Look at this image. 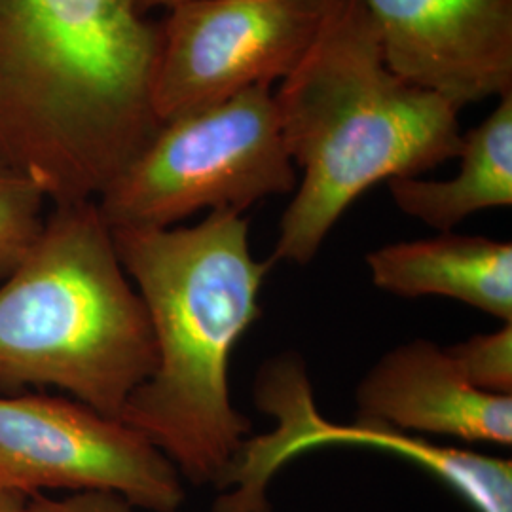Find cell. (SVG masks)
<instances>
[{
	"mask_svg": "<svg viewBox=\"0 0 512 512\" xmlns=\"http://www.w3.org/2000/svg\"><path fill=\"white\" fill-rule=\"evenodd\" d=\"M158 38L137 0H0V164L52 205L95 202L162 126Z\"/></svg>",
	"mask_w": 512,
	"mask_h": 512,
	"instance_id": "cell-1",
	"label": "cell"
},
{
	"mask_svg": "<svg viewBox=\"0 0 512 512\" xmlns=\"http://www.w3.org/2000/svg\"><path fill=\"white\" fill-rule=\"evenodd\" d=\"M120 262L145 300L156 366L120 416L164 452L183 480L215 486L228 475L253 421L232 403L230 365L262 317L274 262L251 251L249 220L209 211L194 226L116 228Z\"/></svg>",
	"mask_w": 512,
	"mask_h": 512,
	"instance_id": "cell-2",
	"label": "cell"
},
{
	"mask_svg": "<svg viewBox=\"0 0 512 512\" xmlns=\"http://www.w3.org/2000/svg\"><path fill=\"white\" fill-rule=\"evenodd\" d=\"M285 147L302 169L272 262L308 266L368 188L420 177L458 158L459 109L385 63L361 0H340L293 73L274 92Z\"/></svg>",
	"mask_w": 512,
	"mask_h": 512,
	"instance_id": "cell-3",
	"label": "cell"
},
{
	"mask_svg": "<svg viewBox=\"0 0 512 512\" xmlns=\"http://www.w3.org/2000/svg\"><path fill=\"white\" fill-rule=\"evenodd\" d=\"M154 366L145 300L97 202L52 205L0 287V389L52 385L120 420Z\"/></svg>",
	"mask_w": 512,
	"mask_h": 512,
	"instance_id": "cell-4",
	"label": "cell"
},
{
	"mask_svg": "<svg viewBox=\"0 0 512 512\" xmlns=\"http://www.w3.org/2000/svg\"><path fill=\"white\" fill-rule=\"evenodd\" d=\"M296 184L274 90L260 84L164 122L95 202L112 230L171 228L200 211L243 215Z\"/></svg>",
	"mask_w": 512,
	"mask_h": 512,
	"instance_id": "cell-5",
	"label": "cell"
},
{
	"mask_svg": "<svg viewBox=\"0 0 512 512\" xmlns=\"http://www.w3.org/2000/svg\"><path fill=\"white\" fill-rule=\"evenodd\" d=\"M255 403L272 416L275 429L249 437L220 484L215 512H272L268 484L291 459L323 446H365L406 459L439 478L475 512H512V461L467 448L357 421L325 420L313 401L308 368L296 353L275 355L260 366Z\"/></svg>",
	"mask_w": 512,
	"mask_h": 512,
	"instance_id": "cell-6",
	"label": "cell"
},
{
	"mask_svg": "<svg viewBox=\"0 0 512 512\" xmlns=\"http://www.w3.org/2000/svg\"><path fill=\"white\" fill-rule=\"evenodd\" d=\"M340 0H192L165 12L152 73L160 124L283 80Z\"/></svg>",
	"mask_w": 512,
	"mask_h": 512,
	"instance_id": "cell-7",
	"label": "cell"
},
{
	"mask_svg": "<svg viewBox=\"0 0 512 512\" xmlns=\"http://www.w3.org/2000/svg\"><path fill=\"white\" fill-rule=\"evenodd\" d=\"M0 486L110 492L148 512L183 507V476L150 440L90 406L44 395L0 397Z\"/></svg>",
	"mask_w": 512,
	"mask_h": 512,
	"instance_id": "cell-8",
	"label": "cell"
},
{
	"mask_svg": "<svg viewBox=\"0 0 512 512\" xmlns=\"http://www.w3.org/2000/svg\"><path fill=\"white\" fill-rule=\"evenodd\" d=\"M387 67L459 110L512 92V0H361Z\"/></svg>",
	"mask_w": 512,
	"mask_h": 512,
	"instance_id": "cell-9",
	"label": "cell"
},
{
	"mask_svg": "<svg viewBox=\"0 0 512 512\" xmlns=\"http://www.w3.org/2000/svg\"><path fill=\"white\" fill-rule=\"evenodd\" d=\"M357 421L467 444H512V395L482 393L448 349L418 338L384 353L355 389Z\"/></svg>",
	"mask_w": 512,
	"mask_h": 512,
	"instance_id": "cell-10",
	"label": "cell"
},
{
	"mask_svg": "<svg viewBox=\"0 0 512 512\" xmlns=\"http://www.w3.org/2000/svg\"><path fill=\"white\" fill-rule=\"evenodd\" d=\"M372 283L384 293L444 296L512 323V245L509 241L440 232L399 241L366 255Z\"/></svg>",
	"mask_w": 512,
	"mask_h": 512,
	"instance_id": "cell-11",
	"label": "cell"
},
{
	"mask_svg": "<svg viewBox=\"0 0 512 512\" xmlns=\"http://www.w3.org/2000/svg\"><path fill=\"white\" fill-rule=\"evenodd\" d=\"M459 173L446 181L420 177L389 181L404 215L452 232L471 215L512 205V92L499 97L486 120L463 135Z\"/></svg>",
	"mask_w": 512,
	"mask_h": 512,
	"instance_id": "cell-12",
	"label": "cell"
},
{
	"mask_svg": "<svg viewBox=\"0 0 512 512\" xmlns=\"http://www.w3.org/2000/svg\"><path fill=\"white\" fill-rule=\"evenodd\" d=\"M44 194L16 171L0 164V277H8L44 222Z\"/></svg>",
	"mask_w": 512,
	"mask_h": 512,
	"instance_id": "cell-13",
	"label": "cell"
},
{
	"mask_svg": "<svg viewBox=\"0 0 512 512\" xmlns=\"http://www.w3.org/2000/svg\"><path fill=\"white\" fill-rule=\"evenodd\" d=\"M446 349L467 384L482 393L512 395V323Z\"/></svg>",
	"mask_w": 512,
	"mask_h": 512,
	"instance_id": "cell-14",
	"label": "cell"
},
{
	"mask_svg": "<svg viewBox=\"0 0 512 512\" xmlns=\"http://www.w3.org/2000/svg\"><path fill=\"white\" fill-rule=\"evenodd\" d=\"M25 512H135V507L118 494L76 492L61 499L33 495Z\"/></svg>",
	"mask_w": 512,
	"mask_h": 512,
	"instance_id": "cell-15",
	"label": "cell"
},
{
	"mask_svg": "<svg viewBox=\"0 0 512 512\" xmlns=\"http://www.w3.org/2000/svg\"><path fill=\"white\" fill-rule=\"evenodd\" d=\"M29 495L0 486V512H25Z\"/></svg>",
	"mask_w": 512,
	"mask_h": 512,
	"instance_id": "cell-16",
	"label": "cell"
},
{
	"mask_svg": "<svg viewBox=\"0 0 512 512\" xmlns=\"http://www.w3.org/2000/svg\"><path fill=\"white\" fill-rule=\"evenodd\" d=\"M186 2H192V0H137L141 12H143L145 16H150V14L156 12V10H164V12H167V10H171V8L179 6V4H186Z\"/></svg>",
	"mask_w": 512,
	"mask_h": 512,
	"instance_id": "cell-17",
	"label": "cell"
}]
</instances>
